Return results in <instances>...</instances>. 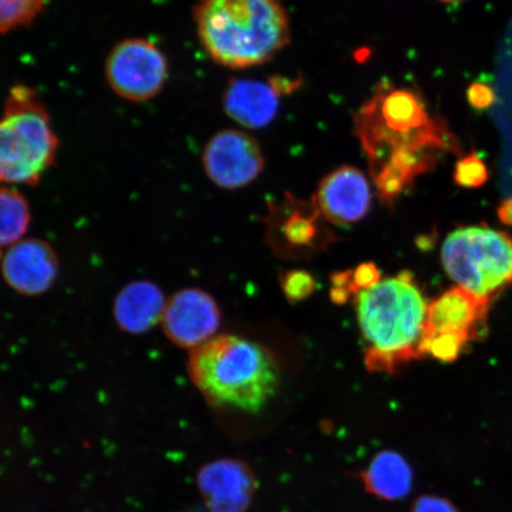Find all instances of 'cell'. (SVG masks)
<instances>
[{
  "label": "cell",
  "mask_w": 512,
  "mask_h": 512,
  "mask_svg": "<svg viewBox=\"0 0 512 512\" xmlns=\"http://www.w3.org/2000/svg\"><path fill=\"white\" fill-rule=\"evenodd\" d=\"M198 36L211 60L245 69L271 61L291 41V22L280 0H200Z\"/></svg>",
  "instance_id": "6da1fadb"
},
{
  "label": "cell",
  "mask_w": 512,
  "mask_h": 512,
  "mask_svg": "<svg viewBox=\"0 0 512 512\" xmlns=\"http://www.w3.org/2000/svg\"><path fill=\"white\" fill-rule=\"evenodd\" d=\"M189 374L211 406L258 413L277 393L280 368L272 352L234 335H222L192 350Z\"/></svg>",
  "instance_id": "7a4b0ae2"
},
{
  "label": "cell",
  "mask_w": 512,
  "mask_h": 512,
  "mask_svg": "<svg viewBox=\"0 0 512 512\" xmlns=\"http://www.w3.org/2000/svg\"><path fill=\"white\" fill-rule=\"evenodd\" d=\"M358 323L368 343L370 371L393 374L403 364L424 358L428 304L409 272L381 280L356 294Z\"/></svg>",
  "instance_id": "3957f363"
},
{
  "label": "cell",
  "mask_w": 512,
  "mask_h": 512,
  "mask_svg": "<svg viewBox=\"0 0 512 512\" xmlns=\"http://www.w3.org/2000/svg\"><path fill=\"white\" fill-rule=\"evenodd\" d=\"M59 140L31 88L16 86L0 119V182L36 184L55 162Z\"/></svg>",
  "instance_id": "277c9868"
},
{
  "label": "cell",
  "mask_w": 512,
  "mask_h": 512,
  "mask_svg": "<svg viewBox=\"0 0 512 512\" xmlns=\"http://www.w3.org/2000/svg\"><path fill=\"white\" fill-rule=\"evenodd\" d=\"M441 262L458 287L490 303L512 285V238L486 226L459 228L447 236Z\"/></svg>",
  "instance_id": "5b68a950"
},
{
  "label": "cell",
  "mask_w": 512,
  "mask_h": 512,
  "mask_svg": "<svg viewBox=\"0 0 512 512\" xmlns=\"http://www.w3.org/2000/svg\"><path fill=\"white\" fill-rule=\"evenodd\" d=\"M106 78L121 98L142 102L155 98L168 79V62L155 44L128 38L108 55Z\"/></svg>",
  "instance_id": "8992f818"
},
{
  "label": "cell",
  "mask_w": 512,
  "mask_h": 512,
  "mask_svg": "<svg viewBox=\"0 0 512 512\" xmlns=\"http://www.w3.org/2000/svg\"><path fill=\"white\" fill-rule=\"evenodd\" d=\"M202 162L210 181L227 190L247 187L265 168L259 143L238 130L216 133L203 151Z\"/></svg>",
  "instance_id": "52a82bcc"
},
{
  "label": "cell",
  "mask_w": 512,
  "mask_h": 512,
  "mask_svg": "<svg viewBox=\"0 0 512 512\" xmlns=\"http://www.w3.org/2000/svg\"><path fill=\"white\" fill-rule=\"evenodd\" d=\"M221 313L213 297L200 288H185L166 303L162 324L166 336L181 348L196 349L214 336Z\"/></svg>",
  "instance_id": "ba28073f"
},
{
  "label": "cell",
  "mask_w": 512,
  "mask_h": 512,
  "mask_svg": "<svg viewBox=\"0 0 512 512\" xmlns=\"http://www.w3.org/2000/svg\"><path fill=\"white\" fill-rule=\"evenodd\" d=\"M315 203L324 219L338 226L361 221L371 204L368 178L355 166H339L319 183Z\"/></svg>",
  "instance_id": "9c48e42d"
},
{
  "label": "cell",
  "mask_w": 512,
  "mask_h": 512,
  "mask_svg": "<svg viewBox=\"0 0 512 512\" xmlns=\"http://www.w3.org/2000/svg\"><path fill=\"white\" fill-rule=\"evenodd\" d=\"M2 273L12 290L24 296H38L54 285L59 261L47 242L21 240L5 253Z\"/></svg>",
  "instance_id": "30bf717a"
},
{
  "label": "cell",
  "mask_w": 512,
  "mask_h": 512,
  "mask_svg": "<svg viewBox=\"0 0 512 512\" xmlns=\"http://www.w3.org/2000/svg\"><path fill=\"white\" fill-rule=\"evenodd\" d=\"M320 215L315 202L290 198L271 217L270 239L275 251L293 259L317 252L329 240L319 223Z\"/></svg>",
  "instance_id": "8fae6325"
},
{
  "label": "cell",
  "mask_w": 512,
  "mask_h": 512,
  "mask_svg": "<svg viewBox=\"0 0 512 512\" xmlns=\"http://www.w3.org/2000/svg\"><path fill=\"white\" fill-rule=\"evenodd\" d=\"M198 488L211 512H245L254 497L256 480L246 464L222 459L198 473Z\"/></svg>",
  "instance_id": "7c38bea8"
},
{
  "label": "cell",
  "mask_w": 512,
  "mask_h": 512,
  "mask_svg": "<svg viewBox=\"0 0 512 512\" xmlns=\"http://www.w3.org/2000/svg\"><path fill=\"white\" fill-rule=\"evenodd\" d=\"M488 305L462 287L451 288L428 304L425 337L452 335L472 341L484 322Z\"/></svg>",
  "instance_id": "4fadbf2b"
},
{
  "label": "cell",
  "mask_w": 512,
  "mask_h": 512,
  "mask_svg": "<svg viewBox=\"0 0 512 512\" xmlns=\"http://www.w3.org/2000/svg\"><path fill=\"white\" fill-rule=\"evenodd\" d=\"M280 94L274 82L235 79L224 92L223 108L236 123L256 130L270 125L277 117Z\"/></svg>",
  "instance_id": "5bb4252c"
},
{
  "label": "cell",
  "mask_w": 512,
  "mask_h": 512,
  "mask_svg": "<svg viewBox=\"0 0 512 512\" xmlns=\"http://www.w3.org/2000/svg\"><path fill=\"white\" fill-rule=\"evenodd\" d=\"M166 303L158 285L147 280L133 281L114 300L115 322L128 334H145L162 322Z\"/></svg>",
  "instance_id": "9a60e30c"
},
{
  "label": "cell",
  "mask_w": 512,
  "mask_h": 512,
  "mask_svg": "<svg viewBox=\"0 0 512 512\" xmlns=\"http://www.w3.org/2000/svg\"><path fill=\"white\" fill-rule=\"evenodd\" d=\"M363 480L370 494L386 501H398L412 490L413 471L400 454L382 452L364 472Z\"/></svg>",
  "instance_id": "2e32d148"
},
{
  "label": "cell",
  "mask_w": 512,
  "mask_h": 512,
  "mask_svg": "<svg viewBox=\"0 0 512 512\" xmlns=\"http://www.w3.org/2000/svg\"><path fill=\"white\" fill-rule=\"evenodd\" d=\"M30 217L29 204L19 192L0 188V247H11L21 241Z\"/></svg>",
  "instance_id": "e0dca14e"
},
{
  "label": "cell",
  "mask_w": 512,
  "mask_h": 512,
  "mask_svg": "<svg viewBox=\"0 0 512 512\" xmlns=\"http://www.w3.org/2000/svg\"><path fill=\"white\" fill-rule=\"evenodd\" d=\"M48 0H0V34L28 25Z\"/></svg>",
  "instance_id": "ac0fdd59"
},
{
  "label": "cell",
  "mask_w": 512,
  "mask_h": 512,
  "mask_svg": "<svg viewBox=\"0 0 512 512\" xmlns=\"http://www.w3.org/2000/svg\"><path fill=\"white\" fill-rule=\"evenodd\" d=\"M488 165L476 152H471L458 160L454 166L453 181L465 189H478L488 183Z\"/></svg>",
  "instance_id": "d6986e66"
},
{
  "label": "cell",
  "mask_w": 512,
  "mask_h": 512,
  "mask_svg": "<svg viewBox=\"0 0 512 512\" xmlns=\"http://www.w3.org/2000/svg\"><path fill=\"white\" fill-rule=\"evenodd\" d=\"M281 288L288 302L299 303L316 291V281L312 274L303 270L286 272L280 279Z\"/></svg>",
  "instance_id": "ffe728a7"
},
{
  "label": "cell",
  "mask_w": 512,
  "mask_h": 512,
  "mask_svg": "<svg viewBox=\"0 0 512 512\" xmlns=\"http://www.w3.org/2000/svg\"><path fill=\"white\" fill-rule=\"evenodd\" d=\"M467 101L475 110L483 111L495 104L494 89L482 82L472 83L466 92Z\"/></svg>",
  "instance_id": "44dd1931"
},
{
  "label": "cell",
  "mask_w": 512,
  "mask_h": 512,
  "mask_svg": "<svg viewBox=\"0 0 512 512\" xmlns=\"http://www.w3.org/2000/svg\"><path fill=\"white\" fill-rule=\"evenodd\" d=\"M411 512H460L450 499L425 495L416 499Z\"/></svg>",
  "instance_id": "7402d4cb"
},
{
  "label": "cell",
  "mask_w": 512,
  "mask_h": 512,
  "mask_svg": "<svg viewBox=\"0 0 512 512\" xmlns=\"http://www.w3.org/2000/svg\"><path fill=\"white\" fill-rule=\"evenodd\" d=\"M352 281L356 287L357 293L363 290H369L381 281V273L379 268L374 264H362L352 272Z\"/></svg>",
  "instance_id": "603a6c76"
},
{
  "label": "cell",
  "mask_w": 512,
  "mask_h": 512,
  "mask_svg": "<svg viewBox=\"0 0 512 512\" xmlns=\"http://www.w3.org/2000/svg\"><path fill=\"white\" fill-rule=\"evenodd\" d=\"M499 221L505 226L512 227V196L504 200L497 209Z\"/></svg>",
  "instance_id": "cb8c5ba5"
},
{
  "label": "cell",
  "mask_w": 512,
  "mask_h": 512,
  "mask_svg": "<svg viewBox=\"0 0 512 512\" xmlns=\"http://www.w3.org/2000/svg\"><path fill=\"white\" fill-rule=\"evenodd\" d=\"M439 2L446 3V4H456V3L465 2V0H439Z\"/></svg>",
  "instance_id": "d4e9b609"
}]
</instances>
